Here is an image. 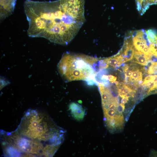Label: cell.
<instances>
[{"instance_id":"obj_1","label":"cell","mask_w":157,"mask_h":157,"mask_svg":"<svg viewBox=\"0 0 157 157\" xmlns=\"http://www.w3.org/2000/svg\"><path fill=\"white\" fill-rule=\"evenodd\" d=\"M85 3L84 0H26L24 6L28 24V35L67 45L85 22Z\"/></svg>"},{"instance_id":"obj_2","label":"cell","mask_w":157,"mask_h":157,"mask_svg":"<svg viewBox=\"0 0 157 157\" xmlns=\"http://www.w3.org/2000/svg\"><path fill=\"white\" fill-rule=\"evenodd\" d=\"M64 131L47 114L29 110L15 131L1 132V146L9 157H51L61 144Z\"/></svg>"},{"instance_id":"obj_3","label":"cell","mask_w":157,"mask_h":157,"mask_svg":"<svg viewBox=\"0 0 157 157\" xmlns=\"http://www.w3.org/2000/svg\"><path fill=\"white\" fill-rule=\"evenodd\" d=\"M98 59L82 54L67 52L57 65L60 76L67 81H92L97 74Z\"/></svg>"},{"instance_id":"obj_4","label":"cell","mask_w":157,"mask_h":157,"mask_svg":"<svg viewBox=\"0 0 157 157\" xmlns=\"http://www.w3.org/2000/svg\"><path fill=\"white\" fill-rule=\"evenodd\" d=\"M129 34L135 50L154 59V58L149 49V42L145 31L141 30L131 31Z\"/></svg>"},{"instance_id":"obj_5","label":"cell","mask_w":157,"mask_h":157,"mask_svg":"<svg viewBox=\"0 0 157 157\" xmlns=\"http://www.w3.org/2000/svg\"><path fill=\"white\" fill-rule=\"evenodd\" d=\"M133 63H131L132 69V74L124 83L131 85L137 89L142 85L143 73L145 72V69L144 67H140L135 63V64Z\"/></svg>"},{"instance_id":"obj_6","label":"cell","mask_w":157,"mask_h":157,"mask_svg":"<svg viewBox=\"0 0 157 157\" xmlns=\"http://www.w3.org/2000/svg\"><path fill=\"white\" fill-rule=\"evenodd\" d=\"M141 85L143 87L145 97L157 93V74L149 75L146 76Z\"/></svg>"},{"instance_id":"obj_7","label":"cell","mask_w":157,"mask_h":157,"mask_svg":"<svg viewBox=\"0 0 157 157\" xmlns=\"http://www.w3.org/2000/svg\"><path fill=\"white\" fill-rule=\"evenodd\" d=\"M126 38L122 48L119 53L124 58V63L131 60L133 57L135 49L129 35Z\"/></svg>"},{"instance_id":"obj_8","label":"cell","mask_w":157,"mask_h":157,"mask_svg":"<svg viewBox=\"0 0 157 157\" xmlns=\"http://www.w3.org/2000/svg\"><path fill=\"white\" fill-rule=\"evenodd\" d=\"M16 0H0V17L1 21L11 15L14 11Z\"/></svg>"},{"instance_id":"obj_9","label":"cell","mask_w":157,"mask_h":157,"mask_svg":"<svg viewBox=\"0 0 157 157\" xmlns=\"http://www.w3.org/2000/svg\"><path fill=\"white\" fill-rule=\"evenodd\" d=\"M154 60H156L152 57L135 50L133 57L131 60V62L142 66H146Z\"/></svg>"},{"instance_id":"obj_10","label":"cell","mask_w":157,"mask_h":157,"mask_svg":"<svg viewBox=\"0 0 157 157\" xmlns=\"http://www.w3.org/2000/svg\"><path fill=\"white\" fill-rule=\"evenodd\" d=\"M107 65V68L111 67L116 68L120 67L124 63V58L119 52L115 55L102 60Z\"/></svg>"},{"instance_id":"obj_11","label":"cell","mask_w":157,"mask_h":157,"mask_svg":"<svg viewBox=\"0 0 157 157\" xmlns=\"http://www.w3.org/2000/svg\"><path fill=\"white\" fill-rule=\"evenodd\" d=\"M69 109L74 118L78 120L82 119L85 115V111L78 104L72 103L69 106Z\"/></svg>"},{"instance_id":"obj_12","label":"cell","mask_w":157,"mask_h":157,"mask_svg":"<svg viewBox=\"0 0 157 157\" xmlns=\"http://www.w3.org/2000/svg\"><path fill=\"white\" fill-rule=\"evenodd\" d=\"M137 9L138 11L145 12L150 6L157 4V0H135Z\"/></svg>"},{"instance_id":"obj_13","label":"cell","mask_w":157,"mask_h":157,"mask_svg":"<svg viewBox=\"0 0 157 157\" xmlns=\"http://www.w3.org/2000/svg\"><path fill=\"white\" fill-rule=\"evenodd\" d=\"M150 63L148 68L145 70L146 73L149 75L157 74V60H153Z\"/></svg>"}]
</instances>
